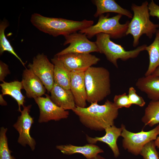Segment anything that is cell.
Here are the masks:
<instances>
[{"instance_id":"21","label":"cell","mask_w":159,"mask_h":159,"mask_svg":"<svg viewBox=\"0 0 159 159\" xmlns=\"http://www.w3.org/2000/svg\"><path fill=\"white\" fill-rule=\"evenodd\" d=\"M2 94L4 96L8 95L11 96L17 102L18 106V111L21 112V106H24L25 97L22 95L21 90L23 89L21 82L14 81L10 82L4 81L0 84Z\"/></svg>"},{"instance_id":"14","label":"cell","mask_w":159,"mask_h":159,"mask_svg":"<svg viewBox=\"0 0 159 159\" xmlns=\"http://www.w3.org/2000/svg\"><path fill=\"white\" fill-rule=\"evenodd\" d=\"M21 82L28 98L34 99L45 94L46 88L31 69L26 68L24 70Z\"/></svg>"},{"instance_id":"22","label":"cell","mask_w":159,"mask_h":159,"mask_svg":"<svg viewBox=\"0 0 159 159\" xmlns=\"http://www.w3.org/2000/svg\"><path fill=\"white\" fill-rule=\"evenodd\" d=\"M153 42L146 47L149 58V66L145 72V76L151 74L159 66V29L157 30Z\"/></svg>"},{"instance_id":"6","label":"cell","mask_w":159,"mask_h":159,"mask_svg":"<svg viewBox=\"0 0 159 159\" xmlns=\"http://www.w3.org/2000/svg\"><path fill=\"white\" fill-rule=\"evenodd\" d=\"M108 13L99 16L97 23L79 32L85 34L88 38H91L100 33L108 35L110 38L117 39L125 36L130 21H127L125 24L119 22L122 15L119 14L109 17Z\"/></svg>"},{"instance_id":"9","label":"cell","mask_w":159,"mask_h":159,"mask_svg":"<svg viewBox=\"0 0 159 159\" xmlns=\"http://www.w3.org/2000/svg\"><path fill=\"white\" fill-rule=\"evenodd\" d=\"M28 67L41 80L48 92H50L54 84V65L51 62L46 55L38 54L33 59L32 63Z\"/></svg>"},{"instance_id":"29","label":"cell","mask_w":159,"mask_h":159,"mask_svg":"<svg viewBox=\"0 0 159 159\" xmlns=\"http://www.w3.org/2000/svg\"><path fill=\"white\" fill-rule=\"evenodd\" d=\"M148 7L150 16L157 17L159 19V5L156 4L152 0L148 4Z\"/></svg>"},{"instance_id":"33","label":"cell","mask_w":159,"mask_h":159,"mask_svg":"<svg viewBox=\"0 0 159 159\" xmlns=\"http://www.w3.org/2000/svg\"><path fill=\"white\" fill-rule=\"evenodd\" d=\"M152 74L159 76V66L155 69Z\"/></svg>"},{"instance_id":"11","label":"cell","mask_w":159,"mask_h":159,"mask_svg":"<svg viewBox=\"0 0 159 159\" xmlns=\"http://www.w3.org/2000/svg\"><path fill=\"white\" fill-rule=\"evenodd\" d=\"M46 97L34 99L39 110L38 121L39 123L47 122L50 120L57 121L67 118L69 112L54 103L48 94Z\"/></svg>"},{"instance_id":"1","label":"cell","mask_w":159,"mask_h":159,"mask_svg":"<svg viewBox=\"0 0 159 159\" xmlns=\"http://www.w3.org/2000/svg\"><path fill=\"white\" fill-rule=\"evenodd\" d=\"M73 111L83 125L96 131L103 130L114 125V121L118 115V109L108 100L102 105L93 103L87 107L76 106Z\"/></svg>"},{"instance_id":"19","label":"cell","mask_w":159,"mask_h":159,"mask_svg":"<svg viewBox=\"0 0 159 159\" xmlns=\"http://www.w3.org/2000/svg\"><path fill=\"white\" fill-rule=\"evenodd\" d=\"M92 1L96 6L94 15L95 18L106 13L113 12L132 18L133 14L128 10L122 7L114 0H94Z\"/></svg>"},{"instance_id":"13","label":"cell","mask_w":159,"mask_h":159,"mask_svg":"<svg viewBox=\"0 0 159 159\" xmlns=\"http://www.w3.org/2000/svg\"><path fill=\"white\" fill-rule=\"evenodd\" d=\"M84 71L71 72L70 90L74 97L76 106L85 107L87 95L85 82Z\"/></svg>"},{"instance_id":"23","label":"cell","mask_w":159,"mask_h":159,"mask_svg":"<svg viewBox=\"0 0 159 159\" xmlns=\"http://www.w3.org/2000/svg\"><path fill=\"white\" fill-rule=\"evenodd\" d=\"M141 120L145 125L150 127L159 123V100L150 101Z\"/></svg>"},{"instance_id":"20","label":"cell","mask_w":159,"mask_h":159,"mask_svg":"<svg viewBox=\"0 0 159 159\" xmlns=\"http://www.w3.org/2000/svg\"><path fill=\"white\" fill-rule=\"evenodd\" d=\"M54 65V83L67 89H70L71 72L68 70L63 63L56 56L51 59Z\"/></svg>"},{"instance_id":"17","label":"cell","mask_w":159,"mask_h":159,"mask_svg":"<svg viewBox=\"0 0 159 159\" xmlns=\"http://www.w3.org/2000/svg\"><path fill=\"white\" fill-rule=\"evenodd\" d=\"M56 148L63 154L70 155L75 153L83 155L87 159H93L99 153L104 152L99 146L95 144H88L82 146L70 144L58 145Z\"/></svg>"},{"instance_id":"8","label":"cell","mask_w":159,"mask_h":159,"mask_svg":"<svg viewBox=\"0 0 159 159\" xmlns=\"http://www.w3.org/2000/svg\"><path fill=\"white\" fill-rule=\"evenodd\" d=\"M65 41L64 45L69 44L66 48L57 53L58 56L70 53H90L99 52L95 42L90 41L86 35L80 32H75L64 36Z\"/></svg>"},{"instance_id":"25","label":"cell","mask_w":159,"mask_h":159,"mask_svg":"<svg viewBox=\"0 0 159 159\" xmlns=\"http://www.w3.org/2000/svg\"><path fill=\"white\" fill-rule=\"evenodd\" d=\"M8 129L2 127L0 130V159H16L11 155L9 148L6 133Z\"/></svg>"},{"instance_id":"34","label":"cell","mask_w":159,"mask_h":159,"mask_svg":"<svg viewBox=\"0 0 159 159\" xmlns=\"http://www.w3.org/2000/svg\"><path fill=\"white\" fill-rule=\"evenodd\" d=\"M93 159H105L104 158L98 155Z\"/></svg>"},{"instance_id":"2","label":"cell","mask_w":159,"mask_h":159,"mask_svg":"<svg viewBox=\"0 0 159 159\" xmlns=\"http://www.w3.org/2000/svg\"><path fill=\"white\" fill-rule=\"evenodd\" d=\"M30 21L38 29L54 37L59 35L64 37L79 32L93 25L94 23L92 20L76 21L46 17L37 13L32 15Z\"/></svg>"},{"instance_id":"18","label":"cell","mask_w":159,"mask_h":159,"mask_svg":"<svg viewBox=\"0 0 159 159\" xmlns=\"http://www.w3.org/2000/svg\"><path fill=\"white\" fill-rule=\"evenodd\" d=\"M135 85L151 101L159 100V76L151 74L139 78Z\"/></svg>"},{"instance_id":"27","label":"cell","mask_w":159,"mask_h":159,"mask_svg":"<svg viewBox=\"0 0 159 159\" xmlns=\"http://www.w3.org/2000/svg\"><path fill=\"white\" fill-rule=\"evenodd\" d=\"M113 103L115 107L118 109L123 107L129 108L132 105L128 95L126 93L121 95H115Z\"/></svg>"},{"instance_id":"24","label":"cell","mask_w":159,"mask_h":159,"mask_svg":"<svg viewBox=\"0 0 159 159\" xmlns=\"http://www.w3.org/2000/svg\"><path fill=\"white\" fill-rule=\"evenodd\" d=\"M9 25L8 21L4 19L0 23V54L1 55L5 51H7L14 56L25 67V63L15 52L13 47L6 38L5 34V30Z\"/></svg>"},{"instance_id":"15","label":"cell","mask_w":159,"mask_h":159,"mask_svg":"<svg viewBox=\"0 0 159 159\" xmlns=\"http://www.w3.org/2000/svg\"><path fill=\"white\" fill-rule=\"evenodd\" d=\"M50 98L58 106L65 110H72L76 108L74 99L70 89L64 88L55 84L50 92Z\"/></svg>"},{"instance_id":"3","label":"cell","mask_w":159,"mask_h":159,"mask_svg":"<svg viewBox=\"0 0 159 159\" xmlns=\"http://www.w3.org/2000/svg\"><path fill=\"white\" fill-rule=\"evenodd\" d=\"M85 82L87 101L91 104L103 100L111 93L110 73L104 67H89L85 72Z\"/></svg>"},{"instance_id":"32","label":"cell","mask_w":159,"mask_h":159,"mask_svg":"<svg viewBox=\"0 0 159 159\" xmlns=\"http://www.w3.org/2000/svg\"><path fill=\"white\" fill-rule=\"evenodd\" d=\"M155 144L156 146L159 150V136L157 137L154 141Z\"/></svg>"},{"instance_id":"26","label":"cell","mask_w":159,"mask_h":159,"mask_svg":"<svg viewBox=\"0 0 159 159\" xmlns=\"http://www.w3.org/2000/svg\"><path fill=\"white\" fill-rule=\"evenodd\" d=\"M155 147L154 141H150L144 146L140 154L143 157V159H159Z\"/></svg>"},{"instance_id":"16","label":"cell","mask_w":159,"mask_h":159,"mask_svg":"<svg viewBox=\"0 0 159 159\" xmlns=\"http://www.w3.org/2000/svg\"><path fill=\"white\" fill-rule=\"evenodd\" d=\"M122 128H117L114 125L107 127L105 130L106 133L102 137L92 138L86 135V140L89 144H95L98 141L105 143L112 150L115 158L120 155L117 142L118 137L121 136Z\"/></svg>"},{"instance_id":"12","label":"cell","mask_w":159,"mask_h":159,"mask_svg":"<svg viewBox=\"0 0 159 159\" xmlns=\"http://www.w3.org/2000/svg\"><path fill=\"white\" fill-rule=\"evenodd\" d=\"M56 57L70 72L85 71L100 60L99 58L90 53H70Z\"/></svg>"},{"instance_id":"28","label":"cell","mask_w":159,"mask_h":159,"mask_svg":"<svg viewBox=\"0 0 159 159\" xmlns=\"http://www.w3.org/2000/svg\"><path fill=\"white\" fill-rule=\"evenodd\" d=\"M128 96L132 105L135 104L142 107L144 106L145 104L143 98L137 94L135 90L133 87L129 88Z\"/></svg>"},{"instance_id":"5","label":"cell","mask_w":159,"mask_h":159,"mask_svg":"<svg viewBox=\"0 0 159 159\" xmlns=\"http://www.w3.org/2000/svg\"><path fill=\"white\" fill-rule=\"evenodd\" d=\"M96 36L95 42L99 53L104 54L107 60L117 68L118 67L117 62L118 59L126 61L135 58L141 52L145 50L147 46L146 44H143L134 49L126 51L120 45L112 41L108 34L100 33Z\"/></svg>"},{"instance_id":"30","label":"cell","mask_w":159,"mask_h":159,"mask_svg":"<svg viewBox=\"0 0 159 159\" xmlns=\"http://www.w3.org/2000/svg\"><path fill=\"white\" fill-rule=\"evenodd\" d=\"M10 74L8 66L1 60L0 61V81L3 82L6 77Z\"/></svg>"},{"instance_id":"31","label":"cell","mask_w":159,"mask_h":159,"mask_svg":"<svg viewBox=\"0 0 159 159\" xmlns=\"http://www.w3.org/2000/svg\"><path fill=\"white\" fill-rule=\"evenodd\" d=\"M4 95L2 94H0V105L4 106L7 105V102L3 98Z\"/></svg>"},{"instance_id":"7","label":"cell","mask_w":159,"mask_h":159,"mask_svg":"<svg viewBox=\"0 0 159 159\" xmlns=\"http://www.w3.org/2000/svg\"><path fill=\"white\" fill-rule=\"evenodd\" d=\"M121 136L123 137L122 146L124 148L135 155H138L144 146L149 142L155 140L159 134V125L148 131L143 130L134 133L127 130L122 124Z\"/></svg>"},{"instance_id":"10","label":"cell","mask_w":159,"mask_h":159,"mask_svg":"<svg viewBox=\"0 0 159 159\" xmlns=\"http://www.w3.org/2000/svg\"><path fill=\"white\" fill-rule=\"evenodd\" d=\"M32 105L23 106V109L21 112L16 122L13 125V127L19 134L18 143L21 146L25 147L27 145L32 151L35 150L36 142L30 135V130L34 123V118L29 115Z\"/></svg>"},{"instance_id":"4","label":"cell","mask_w":159,"mask_h":159,"mask_svg":"<svg viewBox=\"0 0 159 159\" xmlns=\"http://www.w3.org/2000/svg\"><path fill=\"white\" fill-rule=\"evenodd\" d=\"M148 5L147 1L140 6L135 4L131 5V9L133 15L129 24L126 35L131 34L133 37L134 47L138 45L140 38L143 35L145 34L151 39L159 27V24H154L150 19Z\"/></svg>"}]
</instances>
